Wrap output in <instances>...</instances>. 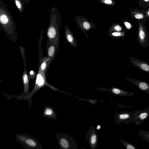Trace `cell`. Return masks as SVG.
I'll list each match as a JSON object with an SVG mask.
<instances>
[{"instance_id": "obj_28", "label": "cell", "mask_w": 149, "mask_h": 149, "mask_svg": "<svg viewBox=\"0 0 149 149\" xmlns=\"http://www.w3.org/2000/svg\"><path fill=\"white\" fill-rule=\"evenodd\" d=\"M101 128V125L100 124L97 125L96 126V130H98L100 129Z\"/></svg>"}, {"instance_id": "obj_2", "label": "cell", "mask_w": 149, "mask_h": 149, "mask_svg": "<svg viewBox=\"0 0 149 149\" xmlns=\"http://www.w3.org/2000/svg\"><path fill=\"white\" fill-rule=\"evenodd\" d=\"M145 23V22L138 21L137 24L138 42L141 47L144 48H146L149 43V36Z\"/></svg>"}, {"instance_id": "obj_13", "label": "cell", "mask_w": 149, "mask_h": 149, "mask_svg": "<svg viewBox=\"0 0 149 149\" xmlns=\"http://www.w3.org/2000/svg\"><path fill=\"white\" fill-rule=\"evenodd\" d=\"M137 133L141 139L149 143V131L140 130Z\"/></svg>"}, {"instance_id": "obj_22", "label": "cell", "mask_w": 149, "mask_h": 149, "mask_svg": "<svg viewBox=\"0 0 149 149\" xmlns=\"http://www.w3.org/2000/svg\"><path fill=\"white\" fill-rule=\"evenodd\" d=\"M73 96H74L79 99L80 100H81L84 101H88L90 102L91 104L93 105H94L95 104H96L97 102V100L93 99H86L83 98H82L81 97H79L78 96H75V95H73Z\"/></svg>"}, {"instance_id": "obj_19", "label": "cell", "mask_w": 149, "mask_h": 149, "mask_svg": "<svg viewBox=\"0 0 149 149\" xmlns=\"http://www.w3.org/2000/svg\"><path fill=\"white\" fill-rule=\"evenodd\" d=\"M126 30L124 29L123 31L120 32H113L112 33V36L116 37H123L126 34Z\"/></svg>"}, {"instance_id": "obj_5", "label": "cell", "mask_w": 149, "mask_h": 149, "mask_svg": "<svg viewBox=\"0 0 149 149\" xmlns=\"http://www.w3.org/2000/svg\"><path fill=\"white\" fill-rule=\"evenodd\" d=\"M86 140L91 149H95L98 143V136L96 129L92 126L85 134Z\"/></svg>"}, {"instance_id": "obj_29", "label": "cell", "mask_w": 149, "mask_h": 149, "mask_svg": "<svg viewBox=\"0 0 149 149\" xmlns=\"http://www.w3.org/2000/svg\"><path fill=\"white\" fill-rule=\"evenodd\" d=\"M33 74V71H31L30 72V74H31V75H32Z\"/></svg>"}, {"instance_id": "obj_1", "label": "cell", "mask_w": 149, "mask_h": 149, "mask_svg": "<svg viewBox=\"0 0 149 149\" xmlns=\"http://www.w3.org/2000/svg\"><path fill=\"white\" fill-rule=\"evenodd\" d=\"M56 138L60 149H78L76 141L71 136L58 133L56 136Z\"/></svg>"}, {"instance_id": "obj_15", "label": "cell", "mask_w": 149, "mask_h": 149, "mask_svg": "<svg viewBox=\"0 0 149 149\" xmlns=\"http://www.w3.org/2000/svg\"><path fill=\"white\" fill-rule=\"evenodd\" d=\"M120 140L127 149H137L136 147L132 143H129L121 138L120 139Z\"/></svg>"}, {"instance_id": "obj_9", "label": "cell", "mask_w": 149, "mask_h": 149, "mask_svg": "<svg viewBox=\"0 0 149 149\" xmlns=\"http://www.w3.org/2000/svg\"><path fill=\"white\" fill-rule=\"evenodd\" d=\"M128 81L136 86L140 90L143 92L149 93V83L145 81H141L131 77H126Z\"/></svg>"}, {"instance_id": "obj_21", "label": "cell", "mask_w": 149, "mask_h": 149, "mask_svg": "<svg viewBox=\"0 0 149 149\" xmlns=\"http://www.w3.org/2000/svg\"><path fill=\"white\" fill-rule=\"evenodd\" d=\"M122 22L127 30H130L132 28L133 25L132 23L129 21L124 19L122 20Z\"/></svg>"}, {"instance_id": "obj_16", "label": "cell", "mask_w": 149, "mask_h": 149, "mask_svg": "<svg viewBox=\"0 0 149 149\" xmlns=\"http://www.w3.org/2000/svg\"><path fill=\"white\" fill-rule=\"evenodd\" d=\"M139 7L143 9H146L149 7V0H138Z\"/></svg>"}, {"instance_id": "obj_23", "label": "cell", "mask_w": 149, "mask_h": 149, "mask_svg": "<svg viewBox=\"0 0 149 149\" xmlns=\"http://www.w3.org/2000/svg\"><path fill=\"white\" fill-rule=\"evenodd\" d=\"M1 22L3 24H6L8 21V19L7 17L5 15H1L0 17Z\"/></svg>"}, {"instance_id": "obj_6", "label": "cell", "mask_w": 149, "mask_h": 149, "mask_svg": "<svg viewBox=\"0 0 149 149\" xmlns=\"http://www.w3.org/2000/svg\"><path fill=\"white\" fill-rule=\"evenodd\" d=\"M74 19L78 26L82 30L87 31L91 29L96 28L93 22L89 21L86 17L76 16L74 17Z\"/></svg>"}, {"instance_id": "obj_14", "label": "cell", "mask_w": 149, "mask_h": 149, "mask_svg": "<svg viewBox=\"0 0 149 149\" xmlns=\"http://www.w3.org/2000/svg\"><path fill=\"white\" fill-rule=\"evenodd\" d=\"M123 28L119 24L114 23L112 24L109 28L110 31L120 32L123 31Z\"/></svg>"}, {"instance_id": "obj_8", "label": "cell", "mask_w": 149, "mask_h": 149, "mask_svg": "<svg viewBox=\"0 0 149 149\" xmlns=\"http://www.w3.org/2000/svg\"><path fill=\"white\" fill-rule=\"evenodd\" d=\"M132 64L142 71L149 74V64L145 61L131 56L129 57Z\"/></svg>"}, {"instance_id": "obj_26", "label": "cell", "mask_w": 149, "mask_h": 149, "mask_svg": "<svg viewBox=\"0 0 149 149\" xmlns=\"http://www.w3.org/2000/svg\"><path fill=\"white\" fill-rule=\"evenodd\" d=\"M46 66V63L44 62L41 65V70L42 71H44L45 69Z\"/></svg>"}, {"instance_id": "obj_7", "label": "cell", "mask_w": 149, "mask_h": 149, "mask_svg": "<svg viewBox=\"0 0 149 149\" xmlns=\"http://www.w3.org/2000/svg\"><path fill=\"white\" fill-rule=\"evenodd\" d=\"M96 89L104 91L109 92L112 94L118 96L129 97L133 94V92H129L116 87H113L110 88H95Z\"/></svg>"}, {"instance_id": "obj_17", "label": "cell", "mask_w": 149, "mask_h": 149, "mask_svg": "<svg viewBox=\"0 0 149 149\" xmlns=\"http://www.w3.org/2000/svg\"><path fill=\"white\" fill-rule=\"evenodd\" d=\"M47 34L49 38L51 39L54 38L56 35V29L52 27L50 28L48 30Z\"/></svg>"}, {"instance_id": "obj_10", "label": "cell", "mask_w": 149, "mask_h": 149, "mask_svg": "<svg viewBox=\"0 0 149 149\" xmlns=\"http://www.w3.org/2000/svg\"><path fill=\"white\" fill-rule=\"evenodd\" d=\"M132 112L125 111L118 113L114 115V121L116 123L120 124L122 123L126 124L130 118Z\"/></svg>"}, {"instance_id": "obj_18", "label": "cell", "mask_w": 149, "mask_h": 149, "mask_svg": "<svg viewBox=\"0 0 149 149\" xmlns=\"http://www.w3.org/2000/svg\"><path fill=\"white\" fill-rule=\"evenodd\" d=\"M101 3L107 6H114L116 3L114 0H97Z\"/></svg>"}, {"instance_id": "obj_11", "label": "cell", "mask_w": 149, "mask_h": 149, "mask_svg": "<svg viewBox=\"0 0 149 149\" xmlns=\"http://www.w3.org/2000/svg\"><path fill=\"white\" fill-rule=\"evenodd\" d=\"M129 12L131 16L137 21L146 22L148 20L141 10L134 8L131 10Z\"/></svg>"}, {"instance_id": "obj_4", "label": "cell", "mask_w": 149, "mask_h": 149, "mask_svg": "<svg viewBox=\"0 0 149 149\" xmlns=\"http://www.w3.org/2000/svg\"><path fill=\"white\" fill-rule=\"evenodd\" d=\"M17 140L22 144L29 149H40L42 146L38 142L32 137L24 134L16 135Z\"/></svg>"}, {"instance_id": "obj_12", "label": "cell", "mask_w": 149, "mask_h": 149, "mask_svg": "<svg viewBox=\"0 0 149 149\" xmlns=\"http://www.w3.org/2000/svg\"><path fill=\"white\" fill-rule=\"evenodd\" d=\"M43 114L45 117L51 118H56L57 116L54 110L51 107H47L44 109Z\"/></svg>"}, {"instance_id": "obj_3", "label": "cell", "mask_w": 149, "mask_h": 149, "mask_svg": "<svg viewBox=\"0 0 149 149\" xmlns=\"http://www.w3.org/2000/svg\"><path fill=\"white\" fill-rule=\"evenodd\" d=\"M149 117V107H147L143 109L133 112L131 117L126 124L134 123L136 125L139 126L144 123Z\"/></svg>"}, {"instance_id": "obj_27", "label": "cell", "mask_w": 149, "mask_h": 149, "mask_svg": "<svg viewBox=\"0 0 149 149\" xmlns=\"http://www.w3.org/2000/svg\"><path fill=\"white\" fill-rule=\"evenodd\" d=\"M16 4L18 8H20L21 7L20 3L19 1L17 0H15Z\"/></svg>"}, {"instance_id": "obj_25", "label": "cell", "mask_w": 149, "mask_h": 149, "mask_svg": "<svg viewBox=\"0 0 149 149\" xmlns=\"http://www.w3.org/2000/svg\"><path fill=\"white\" fill-rule=\"evenodd\" d=\"M142 12L144 14L146 17L148 19H149V8L146 9H142Z\"/></svg>"}, {"instance_id": "obj_24", "label": "cell", "mask_w": 149, "mask_h": 149, "mask_svg": "<svg viewBox=\"0 0 149 149\" xmlns=\"http://www.w3.org/2000/svg\"><path fill=\"white\" fill-rule=\"evenodd\" d=\"M55 51L54 47L53 46H50L48 50V54L50 57H52L54 54Z\"/></svg>"}, {"instance_id": "obj_20", "label": "cell", "mask_w": 149, "mask_h": 149, "mask_svg": "<svg viewBox=\"0 0 149 149\" xmlns=\"http://www.w3.org/2000/svg\"><path fill=\"white\" fill-rule=\"evenodd\" d=\"M66 37L67 40L70 43H74V42L73 37L70 30L68 29H67Z\"/></svg>"}]
</instances>
